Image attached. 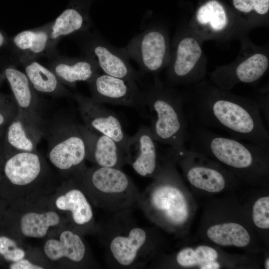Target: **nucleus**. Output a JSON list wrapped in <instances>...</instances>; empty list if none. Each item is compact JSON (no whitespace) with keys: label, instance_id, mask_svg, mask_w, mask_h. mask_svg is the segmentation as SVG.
Returning <instances> with one entry per match:
<instances>
[{"label":"nucleus","instance_id":"nucleus-27","mask_svg":"<svg viewBox=\"0 0 269 269\" xmlns=\"http://www.w3.org/2000/svg\"><path fill=\"white\" fill-rule=\"evenodd\" d=\"M196 17L199 23H209L215 31L222 30L228 23L224 9L215 0H210L202 5L197 11Z\"/></svg>","mask_w":269,"mask_h":269},{"label":"nucleus","instance_id":"nucleus-36","mask_svg":"<svg viewBox=\"0 0 269 269\" xmlns=\"http://www.w3.org/2000/svg\"><path fill=\"white\" fill-rule=\"evenodd\" d=\"M4 41L3 37L2 34L0 32V47L2 45Z\"/></svg>","mask_w":269,"mask_h":269},{"label":"nucleus","instance_id":"nucleus-25","mask_svg":"<svg viewBox=\"0 0 269 269\" xmlns=\"http://www.w3.org/2000/svg\"><path fill=\"white\" fill-rule=\"evenodd\" d=\"M269 66L267 56L255 54L241 63L235 70V76L239 81L252 83L261 78Z\"/></svg>","mask_w":269,"mask_h":269},{"label":"nucleus","instance_id":"nucleus-7","mask_svg":"<svg viewBox=\"0 0 269 269\" xmlns=\"http://www.w3.org/2000/svg\"><path fill=\"white\" fill-rule=\"evenodd\" d=\"M51 138L48 157L57 169L71 172L73 177L86 169L87 144L79 128L73 123H68L57 130Z\"/></svg>","mask_w":269,"mask_h":269},{"label":"nucleus","instance_id":"nucleus-22","mask_svg":"<svg viewBox=\"0 0 269 269\" xmlns=\"http://www.w3.org/2000/svg\"><path fill=\"white\" fill-rule=\"evenodd\" d=\"M208 238L221 246H247L250 241L248 231L242 225L235 223H226L214 225L207 232Z\"/></svg>","mask_w":269,"mask_h":269},{"label":"nucleus","instance_id":"nucleus-35","mask_svg":"<svg viewBox=\"0 0 269 269\" xmlns=\"http://www.w3.org/2000/svg\"><path fill=\"white\" fill-rule=\"evenodd\" d=\"M4 122V118L3 115L0 113V126L2 125Z\"/></svg>","mask_w":269,"mask_h":269},{"label":"nucleus","instance_id":"nucleus-34","mask_svg":"<svg viewBox=\"0 0 269 269\" xmlns=\"http://www.w3.org/2000/svg\"><path fill=\"white\" fill-rule=\"evenodd\" d=\"M201 269H218L220 268L219 264L215 261L209 262L201 265Z\"/></svg>","mask_w":269,"mask_h":269},{"label":"nucleus","instance_id":"nucleus-5","mask_svg":"<svg viewBox=\"0 0 269 269\" xmlns=\"http://www.w3.org/2000/svg\"><path fill=\"white\" fill-rule=\"evenodd\" d=\"M175 171L168 162L160 167L153 182L140 192L138 206L145 217L155 224L173 227L183 225L189 216L185 196L174 183Z\"/></svg>","mask_w":269,"mask_h":269},{"label":"nucleus","instance_id":"nucleus-17","mask_svg":"<svg viewBox=\"0 0 269 269\" xmlns=\"http://www.w3.org/2000/svg\"><path fill=\"white\" fill-rule=\"evenodd\" d=\"M35 115L21 113L18 119L8 127L7 139L17 151L36 150V144L41 134Z\"/></svg>","mask_w":269,"mask_h":269},{"label":"nucleus","instance_id":"nucleus-11","mask_svg":"<svg viewBox=\"0 0 269 269\" xmlns=\"http://www.w3.org/2000/svg\"><path fill=\"white\" fill-rule=\"evenodd\" d=\"M96 62L104 74L137 81L141 73L130 64L123 48H118L101 37H95L91 45Z\"/></svg>","mask_w":269,"mask_h":269},{"label":"nucleus","instance_id":"nucleus-26","mask_svg":"<svg viewBox=\"0 0 269 269\" xmlns=\"http://www.w3.org/2000/svg\"><path fill=\"white\" fill-rule=\"evenodd\" d=\"M84 17L78 10L68 8L56 19L51 29V37L56 39L82 29L85 22Z\"/></svg>","mask_w":269,"mask_h":269},{"label":"nucleus","instance_id":"nucleus-3","mask_svg":"<svg viewBox=\"0 0 269 269\" xmlns=\"http://www.w3.org/2000/svg\"><path fill=\"white\" fill-rule=\"evenodd\" d=\"M74 178L98 208L114 213L131 211L137 206L140 192L122 169L95 165Z\"/></svg>","mask_w":269,"mask_h":269},{"label":"nucleus","instance_id":"nucleus-28","mask_svg":"<svg viewBox=\"0 0 269 269\" xmlns=\"http://www.w3.org/2000/svg\"><path fill=\"white\" fill-rule=\"evenodd\" d=\"M217 258L218 253L213 248L200 246L195 250L190 248L182 249L177 254L176 260L180 266L191 267L216 261Z\"/></svg>","mask_w":269,"mask_h":269},{"label":"nucleus","instance_id":"nucleus-21","mask_svg":"<svg viewBox=\"0 0 269 269\" xmlns=\"http://www.w3.org/2000/svg\"><path fill=\"white\" fill-rule=\"evenodd\" d=\"M5 73L20 112L35 115L31 84L26 74L12 68H7Z\"/></svg>","mask_w":269,"mask_h":269},{"label":"nucleus","instance_id":"nucleus-32","mask_svg":"<svg viewBox=\"0 0 269 269\" xmlns=\"http://www.w3.org/2000/svg\"><path fill=\"white\" fill-rule=\"evenodd\" d=\"M233 2L236 9L244 12L254 10L259 14H264L269 9V0H233Z\"/></svg>","mask_w":269,"mask_h":269},{"label":"nucleus","instance_id":"nucleus-14","mask_svg":"<svg viewBox=\"0 0 269 269\" xmlns=\"http://www.w3.org/2000/svg\"><path fill=\"white\" fill-rule=\"evenodd\" d=\"M43 169V159L36 150L17 151L5 162L4 172L11 184L23 187L37 181Z\"/></svg>","mask_w":269,"mask_h":269},{"label":"nucleus","instance_id":"nucleus-24","mask_svg":"<svg viewBox=\"0 0 269 269\" xmlns=\"http://www.w3.org/2000/svg\"><path fill=\"white\" fill-rule=\"evenodd\" d=\"M25 74L31 85L38 92L51 93L57 88L58 82L55 74L37 62L26 67Z\"/></svg>","mask_w":269,"mask_h":269},{"label":"nucleus","instance_id":"nucleus-8","mask_svg":"<svg viewBox=\"0 0 269 269\" xmlns=\"http://www.w3.org/2000/svg\"><path fill=\"white\" fill-rule=\"evenodd\" d=\"M88 82L95 102L131 107L148 117L144 91L139 89L136 81L98 73Z\"/></svg>","mask_w":269,"mask_h":269},{"label":"nucleus","instance_id":"nucleus-10","mask_svg":"<svg viewBox=\"0 0 269 269\" xmlns=\"http://www.w3.org/2000/svg\"><path fill=\"white\" fill-rule=\"evenodd\" d=\"M123 49L128 57L138 64L142 72L154 74L164 65L167 46L161 31L147 27L134 37Z\"/></svg>","mask_w":269,"mask_h":269},{"label":"nucleus","instance_id":"nucleus-15","mask_svg":"<svg viewBox=\"0 0 269 269\" xmlns=\"http://www.w3.org/2000/svg\"><path fill=\"white\" fill-rule=\"evenodd\" d=\"M60 210L70 213L73 224L81 230H95L94 213L91 204L78 180L73 177L72 185L55 200Z\"/></svg>","mask_w":269,"mask_h":269},{"label":"nucleus","instance_id":"nucleus-30","mask_svg":"<svg viewBox=\"0 0 269 269\" xmlns=\"http://www.w3.org/2000/svg\"><path fill=\"white\" fill-rule=\"evenodd\" d=\"M253 219L256 226L261 229L269 228V197L259 198L253 209Z\"/></svg>","mask_w":269,"mask_h":269},{"label":"nucleus","instance_id":"nucleus-4","mask_svg":"<svg viewBox=\"0 0 269 269\" xmlns=\"http://www.w3.org/2000/svg\"><path fill=\"white\" fill-rule=\"evenodd\" d=\"M144 93L145 104L151 115L149 127L154 139L174 151L185 148L189 124L184 101L158 81Z\"/></svg>","mask_w":269,"mask_h":269},{"label":"nucleus","instance_id":"nucleus-20","mask_svg":"<svg viewBox=\"0 0 269 269\" xmlns=\"http://www.w3.org/2000/svg\"><path fill=\"white\" fill-rule=\"evenodd\" d=\"M60 221L59 215L54 211L44 213L29 212L21 217L20 229L25 237L42 238L46 236L50 227L58 225Z\"/></svg>","mask_w":269,"mask_h":269},{"label":"nucleus","instance_id":"nucleus-13","mask_svg":"<svg viewBox=\"0 0 269 269\" xmlns=\"http://www.w3.org/2000/svg\"><path fill=\"white\" fill-rule=\"evenodd\" d=\"M132 136L129 164L138 175L145 177H153L160 166L156 141L150 127L140 126Z\"/></svg>","mask_w":269,"mask_h":269},{"label":"nucleus","instance_id":"nucleus-18","mask_svg":"<svg viewBox=\"0 0 269 269\" xmlns=\"http://www.w3.org/2000/svg\"><path fill=\"white\" fill-rule=\"evenodd\" d=\"M171 153L176 159H180L187 164L186 174L188 181L194 187L209 192H219L226 184L224 174L219 169L211 166L200 163L191 164L179 153L171 150Z\"/></svg>","mask_w":269,"mask_h":269},{"label":"nucleus","instance_id":"nucleus-19","mask_svg":"<svg viewBox=\"0 0 269 269\" xmlns=\"http://www.w3.org/2000/svg\"><path fill=\"white\" fill-rule=\"evenodd\" d=\"M202 53L197 41L194 38L186 37L177 45L171 75L174 79L186 78L194 68Z\"/></svg>","mask_w":269,"mask_h":269},{"label":"nucleus","instance_id":"nucleus-1","mask_svg":"<svg viewBox=\"0 0 269 269\" xmlns=\"http://www.w3.org/2000/svg\"><path fill=\"white\" fill-rule=\"evenodd\" d=\"M201 95L184 105L188 123L269 149V133L259 104L223 93Z\"/></svg>","mask_w":269,"mask_h":269},{"label":"nucleus","instance_id":"nucleus-9","mask_svg":"<svg viewBox=\"0 0 269 269\" xmlns=\"http://www.w3.org/2000/svg\"><path fill=\"white\" fill-rule=\"evenodd\" d=\"M75 99L84 125L92 131L113 139L126 152L129 158L132 136L125 132L116 114L92 98L77 96Z\"/></svg>","mask_w":269,"mask_h":269},{"label":"nucleus","instance_id":"nucleus-29","mask_svg":"<svg viewBox=\"0 0 269 269\" xmlns=\"http://www.w3.org/2000/svg\"><path fill=\"white\" fill-rule=\"evenodd\" d=\"M47 40V34L44 31L24 30L14 37L13 42L21 50H29L39 53L45 49Z\"/></svg>","mask_w":269,"mask_h":269},{"label":"nucleus","instance_id":"nucleus-23","mask_svg":"<svg viewBox=\"0 0 269 269\" xmlns=\"http://www.w3.org/2000/svg\"><path fill=\"white\" fill-rule=\"evenodd\" d=\"M99 69L96 61L78 60L71 64H58L55 68V73L64 81L74 84L79 81L89 82L98 73Z\"/></svg>","mask_w":269,"mask_h":269},{"label":"nucleus","instance_id":"nucleus-6","mask_svg":"<svg viewBox=\"0 0 269 269\" xmlns=\"http://www.w3.org/2000/svg\"><path fill=\"white\" fill-rule=\"evenodd\" d=\"M186 145L191 150L212 156L238 170L248 169L257 160H265L268 150L256 144L193 125H189Z\"/></svg>","mask_w":269,"mask_h":269},{"label":"nucleus","instance_id":"nucleus-2","mask_svg":"<svg viewBox=\"0 0 269 269\" xmlns=\"http://www.w3.org/2000/svg\"><path fill=\"white\" fill-rule=\"evenodd\" d=\"M130 212L114 213L100 229L110 266L143 267L152 257L154 247L150 232L131 220Z\"/></svg>","mask_w":269,"mask_h":269},{"label":"nucleus","instance_id":"nucleus-16","mask_svg":"<svg viewBox=\"0 0 269 269\" xmlns=\"http://www.w3.org/2000/svg\"><path fill=\"white\" fill-rule=\"evenodd\" d=\"M43 251L47 258L53 261L65 258L73 263L80 264L87 257V248L80 235L70 230L63 231L59 240L46 241Z\"/></svg>","mask_w":269,"mask_h":269},{"label":"nucleus","instance_id":"nucleus-37","mask_svg":"<svg viewBox=\"0 0 269 269\" xmlns=\"http://www.w3.org/2000/svg\"><path fill=\"white\" fill-rule=\"evenodd\" d=\"M266 269H269V259H268V260L266 261Z\"/></svg>","mask_w":269,"mask_h":269},{"label":"nucleus","instance_id":"nucleus-31","mask_svg":"<svg viewBox=\"0 0 269 269\" xmlns=\"http://www.w3.org/2000/svg\"><path fill=\"white\" fill-rule=\"evenodd\" d=\"M0 254L6 260L15 262L24 258L25 253L17 246L14 240L5 236H1Z\"/></svg>","mask_w":269,"mask_h":269},{"label":"nucleus","instance_id":"nucleus-12","mask_svg":"<svg viewBox=\"0 0 269 269\" xmlns=\"http://www.w3.org/2000/svg\"><path fill=\"white\" fill-rule=\"evenodd\" d=\"M79 128L87 144L86 159L95 165L119 169L129 164L128 155L113 139L92 131L84 125H79Z\"/></svg>","mask_w":269,"mask_h":269},{"label":"nucleus","instance_id":"nucleus-33","mask_svg":"<svg viewBox=\"0 0 269 269\" xmlns=\"http://www.w3.org/2000/svg\"><path fill=\"white\" fill-rule=\"evenodd\" d=\"M10 269H43L40 266L35 265L29 260L22 259L17 262H13L9 266Z\"/></svg>","mask_w":269,"mask_h":269}]
</instances>
